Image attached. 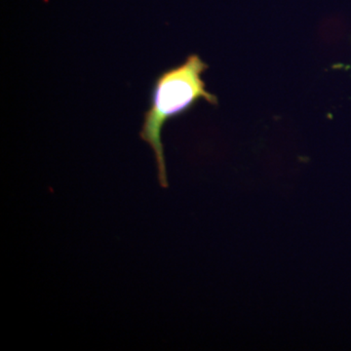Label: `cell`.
<instances>
[{
    "mask_svg": "<svg viewBox=\"0 0 351 351\" xmlns=\"http://www.w3.org/2000/svg\"><path fill=\"white\" fill-rule=\"evenodd\" d=\"M207 69L208 64L197 54H191L184 63L166 69L154 80L140 138L154 151L158 181L162 188L169 186L161 138L164 125L188 112L200 100L218 105V98L207 91L202 78Z\"/></svg>",
    "mask_w": 351,
    "mask_h": 351,
    "instance_id": "obj_1",
    "label": "cell"
}]
</instances>
